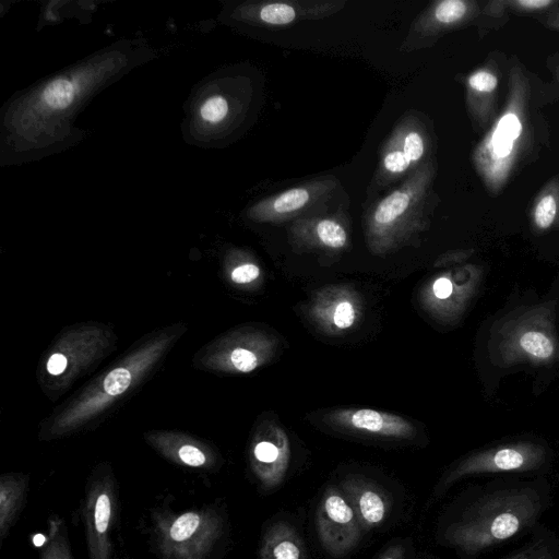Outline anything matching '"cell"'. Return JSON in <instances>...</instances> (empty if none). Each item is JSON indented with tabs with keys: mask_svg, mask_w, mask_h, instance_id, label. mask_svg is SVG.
<instances>
[{
	"mask_svg": "<svg viewBox=\"0 0 559 559\" xmlns=\"http://www.w3.org/2000/svg\"><path fill=\"white\" fill-rule=\"evenodd\" d=\"M537 96L532 76L512 61L504 105L472 153L473 167L489 194L498 195L542 143Z\"/></svg>",
	"mask_w": 559,
	"mask_h": 559,
	"instance_id": "6da1fadb",
	"label": "cell"
},
{
	"mask_svg": "<svg viewBox=\"0 0 559 559\" xmlns=\"http://www.w3.org/2000/svg\"><path fill=\"white\" fill-rule=\"evenodd\" d=\"M436 174L433 158L389 193L370 202L364 215V227L372 251L386 252L428 226L429 215L438 203L433 190Z\"/></svg>",
	"mask_w": 559,
	"mask_h": 559,
	"instance_id": "7a4b0ae2",
	"label": "cell"
},
{
	"mask_svg": "<svg viewBox=\"0 0 559 559\" xmlns=\"http://www.w3.org/2000/svg\"><path fill=\"white\" fill-rule=\"evenodd\" d=\"M542 509L531 488L496 491L474 502L444 532L448 545L468 555L510 539L531 526Z\"/></svg>",
	"mask_w": 559,
	"mask_h": 559,
	"instance_id": "3957f363",
	"label": "cell"
},
{
	"mask_svg": "<svg viewBox=\"0 0 559 559\" xmlns=\"http://www.w3.org/2000/svg\"><path fill=\"white\" fill-rule=\"evenodd\" d=\"M493 354L499 364L548 366L559 360V335L555 304L523 307L513 311L498 326Z\"/></svg>",
	"mask_w": 559,
	"mask_h": 559,
	"instance_id": "277c9868",
	"label": "cell"
},
{
	"mask_svg": "<svg viewBox=\"0 0 559 559\" xmlns=\"http://www.w3.org/2000/svg\"><path fill=\"white\" fill-rule=\"evenodd\" d=\"M432 143L424 116L418 111L405 112L380 146L378 166L367 189V201H372L377 193L402 182L433 159Z\"/></svg>",
	"mask_w": 559,
	"mask_h": 559,
	"instance_id": "5b68a950",
	"label": "cell"
},
{
	"mask_svg": "<svg viewBox=\"0 0 559 559\" xmlns=\"http://www.w3.org/2000/svg\"><path fill=\"white\" fill-rule=\"evenodd\" d=\"M340 188L334 176L316 178L259 200L248 215L260 223H282L322 214Z\"/></svg>",
	"mask_w": 559,
	"mask_h": 559,
	"instance_id": "8992f818",
	"label": "cell"
},
{
	"mask_svg": "<svg viewBox=\"0 0 559 559\" xmlns=\"http://www.w3.org/2000/svg\"><path fill=\"white\" fill-rule=\"evenodd\" d=\"M546 449L536 442L516 441L471 453L451 468L443 478L447 488L462 477L506 472H530L546 461Z\"/></svg>",
	"mask_w": 559,
	"mask_h": 559,
	"instance_id": "52a82bcc",
	"label": "cell"
},
{
	"mask_svg": "<svg viewBox=\"0 0 559 559\" xmlns=\"http://www.w3.org/2000/svg\"><path fill=\"white\" fill-rule=\"evenodd\" d=\"M481 4L475 0H437L412 22L400 48L411 52L433 45L443 35L477 21Z\"/></svg>",
	"mask_w": 559,
	"mask_h": 559,
	"instance_id": "ba28073f",
	"label": "cell"
},
{
	"mask_svg": "<svg viewBox=\"0 0 559 559\" xmlns=\"http://www.w3.org/2000/svg\"><path fill=\"white\" fill-rule=\"evenodd\" d=\"M345 5L344 0L249 1L240 4L233 16L249 24L278 28L329 17Z\"/></svg>",
	"mask_w": 559,
	"mask_h": 559,
	"instance_id": "9c48e42d",
	"label": "cell"
},
{
	"mask_svg": "<svg viewBox=\"0 0 559 559\" xmlns=\"http://www.w3.org/2000/svg\"><path fill=\"white\" fill-rule=\"evenodd\" d=\"M483 277V267L477 264L450 269L429 283L425 289L424 301L438 318L457 320L478 293Z\"/></svg>",
	"mask_w": 559,
	"mask_h": 559,
	"instance_id": "30bf717a",
	"label": "cell"
},
{
	"mask_svg": "<svg viewBox=\"0 0 559 559\" xmlns=\"http://www.w3.org/2000/svg\"><path fill=\"white\" fill-rule=\"evenodd\" d=\"M316 528L322 547L334 557L352 551L362 531L344 493L335 487L326 488L318 504Z\"/></svg>",
	"mask_w": 559,
	"mask_h": 559,
	"instance_id": "8fae6325",
	"label": "cell"
},
{
	"mask_svg": "<svg viewBox=\"0 0 559 559\" xmlns=\"http://www.w3.org/2000/svg\"><path fill=\"white\" fill-rule=\"evenodd\" d=\"M79 79L81 73H71L69 75L57 78L46 83L43 88H38L36 93L28 97L26 103V121L35 117V122H48V119L66 115L72 107H76L86 94L94 88L93 86L99 79ZM34 122V123H35Z\"/></svg>",
	"mask_w": 559,
	"mask_h": 559,
	"instance_id": "7c38bea8",
	"label": "cell"
},
{
	"mask_svg": "<svg viewBox=\"0 0 559 559\" xmlns=\"http://www.w3.org/2000/svg\"><path fill=\"white\" fill-rule=\"evenodd\" d=\"M330 423L347 431L370 436L409 439L415 427L405 418L371 408H342L330 414Z\"/></svg>",
	"mask_w": 559,
	"mask_h": 559,
	"instance_id": "4fadbf2b",
	"label": "cell"
},
{
	"mask_svg": "<svg viewBox=\"0 0 559 559\" xmlns=\"http://www.w3.org/2000/svg\"><path fill=\"white\" fill-rule=\"evenodd\" d=\"M347 223V213L338 209L333 213L316 214L294 221L290 236L300 245L338 251L349 243Z\"/></svg>",
	"mask_w": 559,
	"mask_h": 559,
	"instance_id": "5bb4252c",
	"label": "cell"
},
{
	"mask_svg": "<svg viewBox=\"0 0 559 559\" xmlns=\"http://www.w3.org/2000/svg\"><path fill=\"white\" fill-rule=\"evenodd\" d=\"M341 490L354 510L362 531L381 525L391 510L386 492L376 483L350 475L341 483Z\"/></svg>",
	"mask_w": 559,
	"mask_h": 559,
	"instance_id": "9a60e30c",
	"label": "cell"
},
{
	"mask_svg": "<svg viewBox=\"0 0 559 559\" xmlns=\"http://www.w3.org/2000/svg\"><path fill=\"white\" fill-rule=\"evenodd\" d=\"M499 83V67L495 60L486 61L465 78L466 109L480 129L493 121Z\"/></svg>",
	"mask_w": 559,
	"mask_h": 559,
	"instance_id": "2e32d148",
	"label": "cell"
},
{
	"mask_svg": "<svg viewBox=\"0 0 559 559\" xmlns=\"http://www.w3.org/2000/svg\"><path fill=\"white\" fill-rule=\"evenodd\" d=\"M313 301L311 314L329 332L346 331L359 319V300L353 292L344 287L326 288Z\"/></svg>",
	"mask_w": 559,
	"mask_h": 559,
	"instance_id": "e0dca14e",
	"label": "cell"
},
{
	"mask_svg": "<svg viewBox=\"0 0 559 559\" xmlns=\"http://www.w3.org/2000/svg\"><path fill=\"white\" fill-rule=\"evenodd\" d=\"M253 469L262 486L272 489L284 479L290 457L287 436L282 429H271V437L259 440L252 451Z\"/></svg>",
	"mask_w": 559,
	"mask_h": 559,
	"instance_id": "ac0fdd59",
	"label": "cell"
},
{
	"mask_svg": "<svg viewBox=\"0 0 559 559\" xmlns=\"http://www.w3.org/2000/svg\"><path fill=\"white\" fill-rule=\"evenodd\" d=\"M260 559H305L302 540L286 522H277L263 536Z\"/></svg>",
	"mask_w": 559,
	"mask_h": 559,
	"instance_id": "d6986e66",
	"label": "cell"
},
{
	"mask_svg": "<svg viewBox=\"0 0 559 559\" xmlns=\"http://www.w3.org/2000/svg\"><path fill=\"white\" fill-rule=\"evenodd\" d=\"M530 222L536 234H544L559 225V176L550 179L533 200Z\"/></svg>",
	"mask_w": 559,
	"mask_h": 559,
	"instance_id": "ffe728a7",
	"label": "cell"
},
{
	"mask_svg": "<svg viewBox=\"0 0 559 559\" xmlns=\"http://www.w3.org/2000/svg\"><path fill=\"white\" fill-rule=\"evenodd\" d=\"M230 97L214 93L205 97L199 109L198 116L207 126H223L238 112L237 105Z\"/></svg>",
	"mask_w": 559,
	"mask_h": 559,
	"instance_id": "44dd1931",
	"label": "cell"
},
{
	"mask_svg": "<svg viewBox=\"0 0 559 559\" xmlns=\"http://www.w3.org/2000/svg\"><path fill=\"white\" fill-rule=\"evenodd\" d=\"M509 12V0L488 1L480 9L477 24L487 29L500 26L506 23Z\"/></svg>",
	"mask_w": 559,
	"mask_h": 559,
	"instance_id": "7402d4cb",
	"label": "cell"
},
{
	"mask_svg": "<svg viewBox=\"0 0 559 559\" xmlns=\"http://www.w3.org/2000/svg\"><path fill=\"white\" fill-rule=\"evenodd\" d=\"M200 523L201 518L198 513H183L173 522L169 528V536L175 542L187 540L195 533Z\"/></svg>",
	"mask_w": 559,
	"mask_h": 559,
	"instance_id": "603a6c76",
	"label": "cell"
},
{
	"mask_svg": "<svg viewBox=\"0 0 559 559\" xmlns=\"http://www.w3.org/2000/svg\"><path fill=\"white\" fill-rule=\"evenodd\" d=\"M265 356H260L257 352L237 347L230 353V362L234 368L240 372H251L262 364Z\"/></svg>",
	"mask_w": 559,
	"mask_h": 559,
	"instance_id": "cb8c5ba5",
	"label": "cell"
},
{
	"mask_svg": "<svg viewBox=\"0 0 559 559\" xmlns=\"http://www.w3.org/2000/svg\"><path fill=\"white\" fill-rule=\"evenodd\" d=\"M131 383V374L123 368L110 371L104 380V390L109 395H118L124 392Z\"/></svg>",
	"mask_w": 559,
	"mask_h": 559,
	"instance_id": "d4e9b609",
	"label": "cell"
},
{
	"mask_svg": "<svg viewBox=\"0 0 559 559\" xmlns=\"http://www.w3.org/2000/svg\"><path fill=\"white\" fill-rule=\"evenodd\" d=\"M558 5L557 0H509L510 12L516 13L549 12Z\"/></svg>",
	"mask_w": 559,
	"mask_h": 559,
	"instance_id": "484cf974",
	"label": "cell"
},
{
	"mask_svg": "<svg viewBox=\"0 0 559 559\" xmlns=\"http://www.w3.org/2000/svg\"><path fill=\"white\" fill-rule=\"evenodd\" d=\"M111 515V502L106 493L98 496L94 509V523L99 534H105Z\"/></svg>",
	"mask_w": 559,
	"mask_h": 559,
	"instance_id": "4316f807",
	"label": "cell"
},
{
	"mask_svg": "<svg viewBox=\"0 0 559 559\" xmlns=\"http://www.w3.org/2000/svg\"><path fill=\"white\" fill-rule=\"evenodd\" d=\"M260 276V269L253 263L237 266L231 272V280L237 284H248Z\"/></svg>",
	"mask_w": 559,
	"mask_h": 559,
	"instance_id": "83f0119b",
	"label": "cell"
},
{
	"mask_svg": "<svg viewBox=\"0 0 559 559\" xmlns=\"http://www.w3.org/2000/svg\"><path fill=\"white\" fill-rule=\"evenodd\" d=\"M507 559H554L547 547L540 544L530 545Z\"/></svg>",
	"mask_w": 559,
	"mask_h": 559,
	"instance_id": "f1b7e54d",
	"label": "cell"
},
{
	"mask_svg": "<svg viewBox=\"0 0 559 559\" xmlns=\"http://www.w3.org/2000/svg\"><path fill=\"white\" fill-rule=\"evenodd\" d=\"M180 460L189 466H201L205 463L203 452L192 445H183L179 449Z\"/></svg>",
	"mask_w": 559,
	"mask_h": 559,
	"instance_id": "f546056e",
	"label": "cell"
},
{
	"mask_svg": "<svg viewBox=\"0 0 559 559\" xmlns=\"http://www.w3.org/2000/svg\"><path fill=\"white\" fill-rule=\"evenodd\" d=\"M472 254H473V250H471V249L449 251V252L444 253L443 255H441L436 261V266L455 265L457 263L464 262Z\"/></svg>",
	"mask_w": 559,
	"mask_h": 559,
	"instance_id": "4dcf8cb0",
	"label": "cell"
},
{
	"mask_svg": "<svg viewBox=\"0 0 559 559\" xmlns=\"http://www.w3.org/2000/svg\"><path fill=\"white\" fill-rule=\"evenodd\" d=\"M67 367V358L62 354H53L47 362V370L51 374H60Z\"/></svg>",
	"mask_w": 559,
	"mask_h": 559,
	"instance_id": "1f68e13d",
	"label": "cell"
},
{
	"mask_svg": "<svg viewBox=\"0 0 559 559\" xmlns=\"http://www.w3.org/2000/svg\"><path fill=\"white\" fill-rule=\"evenodd\" d=\"M544 23L546 26L559 31V5L546 14Z\"/></svg>",
	"mask_w": 559,
	"mask_h": 559,
	"instance_id": "d6a6232c",
	"label": "cell"
},
{
	"mask_svg": "<svg viewBox=\"0 0 559 559\" xmlns=\"http://www.w3.org/2000/svg\"><path fill=\"white\" fill-rule=\"evenodd\" d=\"M404 549L402 546L390 547L380 559H403Z\"/></svg>",
	"mask_w": 559,
	"mask_h": 559,
	"instance_id": "836d02e7",
	"label": "cell"
},
{
	"mask_svg": "<svg viewBox=\"0 0 559 559\" xmlns=\"http://www.w3.org/2000/svg\"><path fill=\"white\" fill-rule=\"evenodd\" d=\"M33 540H34V545H35V546H37V547H39V546H41V545L44 544V542H45V536H44L43 534H36V535L34 536V539H33Z\"/></svg>",
	"mask_w": 559,
	"mask_h": 559,
	"instance_id": "e575fe53",
	"label": "cell"
},
{
	"mask_svg": "<svg viewBox=\"0 0 559 559\" xmlns=\"http://www.w3.org/2000/svg\"><path fill=\"white\" fill-rule=\"evenodd\" d=\"M557 80L559 81V64L554 70Z\"/></svg>",
	"mask_w": 559,
	"mask_h": 559,
	"instance_id": "d590c367",
	"label": "cell"
}]
</instances>
